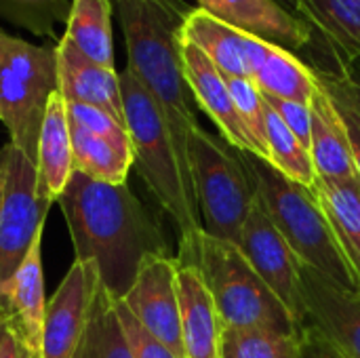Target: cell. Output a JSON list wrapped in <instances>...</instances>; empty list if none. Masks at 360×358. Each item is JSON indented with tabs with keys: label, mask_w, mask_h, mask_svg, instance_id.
<instances>
[{
	"label": "cell",
	"mask_w": 360,
	"mask_h": 358,
	"mask_svg": "<svg viewBox=\"0 0 360 358\" xmlns=\"http://www.w3.org/2000/svg\"><path fill=\"white\" fill-rule=\"evenodd\" d=\"M188 171L202 230L236 245L255 205V188L240 152L232 154L226 139L196 127L188 137Z\"/></svg>",
	"instance_id": "52a82bcc"
},
{
	"label": "cell",
	"mask_w": 360,
	"mask_h": 358,
	"mask_svg": "<svg viewBox=\"0 0 360 358\" xmlns=\"http://www.w3.org/2000/svg\"><path fill=\"white\" fill-rule=\"evenodd\" d=\"M68 103V101H65ZM68 116L70 120H74L76 124H80L82 129H86L89 133L105 139L110 146H114L118 152H122L124 156H133V143L129 137V131L124 124H120L114 116H110L108 112L93 108V106H84V103H68Z\"/></svg>",
	"instance_id": "4dcf8cb0"
},
{
	"label": "cell",
	"mask_w": 360,
	"mask_h": 358,
	"mask_svg": "<svg viewBox=\"0 0 360 358\" xmlns=\"http://www.w3.org/2000/svg\"><path fill=\"white\" fill-rule=\"evenodd\" d=\"M177 264L179 319L186 358H221L224 323L213 295L196 266Z\"/></svg>",
	"instance_id": "e0dca14e"
},
{
	"label": "cell",
	"mask_w": 360,
	"mask_h": 358,
	"mask_svg": "<svg viewBox=\"0 0 360 358\" xmlns=\"http://www.w3.org/2000/svg\"><path fill=\"white\" fill-rule=\"evenodd\" d=\"M0 323H4V300H2V293H0Z\"/></svg>",
	"instance_id": "f35d334b"
},
{
	"label": "cell",
	"mask_w": 360,
	"mask_h": 358,
	"mask_svg": "<svg viewBox=\"0 0 360 358\" xmlns=\"http://www.w3.org/2000/svg\"><path fill=\"white\" fill-rule=\"evenodd\" d=\"M72 8V0H0V13L38 34V36H55L57 23H68Z\"/></svg>",
	"instance_id": "f1b7e54d"
},
{
	"label": "cell",
	"mask_w": 360,
	"mask_h": 358,
	"mask_svg": "<svg viewBox=\"0 0 360 358\" xmlns=\"http://www.w3.org/2000/svg\"><path fill=\"white\" fill-rule=\"evenodd\" d=\"M0 358H40L13 329L4 325L2 340H0Z\"/></svg>",
	"instance_id": "8d00e7d4"
},
{
	"label": "cell",
	"mask_w": 360,
	"mask_h": 358,
	"mask_svg": "<svg viewBox=\"0 0 360 358\" xmlns=\"http://www.w3.org/2000/svg\"><path fill=\"white\" fill-rule=\"evenodd\" d=\"M276 2H278L281 6H285L289 13H293V15H295V0H276Z\"/></svg>",
	"instance_id": "74e56055"
},
{
	"label": "cell",
	"mask_w": 360,
	"mask_h": 358,
	"mask_svg": "<svg viewBox=\"0 0 360 358\" xmlns=\"http://www.w3.org/2000/svg\"><path fill=\"white\" fill-rule=\"evenodd\" d=\"M319 76L327 78L331 84H335L350 101L352 106L360 112V59L354 63H350L348 68H344L342 72H333V70H316L312 68Z\"/></svg>",
	"instance_id": "d590c367"
},
{
	"label": "cell",
	"mask_w": 360,
	"mask_h": 358,
	"mask_svg": "<svg viewBox=\"0 0 360 358\" xmlns=\"http://www.w3.org/2000/svg\"><path fill=\"white\" fill-rule=\"evenodd\" d=\"M177 257L156 255L143 262L131 289L120 300L139 325L177 358H186L179 319Z\"/></svg>",
	"instance_id": "30bf717a"
},
{
	"label": "cell",
	"mask_w": 360,
	"mask_h": 358,
	"mask_svg": "<svg viewBox=\"0 0 360 358\" xmlns=\"http://www.w3.org/2000/svg\"><path fill=\"white\" fill-rule=\"evenodd\" d=\"M338 247L360 287V179L329 181L316 177L312 186Z\"/></svg>",
	"instance_id": "603a6c76"
},
{
	"label": "cell",
	"mask_w": 360,
	"mask_h": 358,
	"mask_svg": "<svg viewBox=\"0 0 360 358\" xmlns=\"http://www.w3.org/2000/svg\"><path fill=\"white\" fill-rule=\"evenodd\" d=\"M2 198H0V293L30 253L36 236L44 230L49 205L36 192V165L11 141L0 150Z\"/></svg>",
	"instance_id": "ba28073f"
},
{
	"label": "cell",
	"mask_w": 360,
	"mask_h": 358,
	"mask_svg": "<svg viewBox=\"0 0 360 358\" xmlns=\"http://www.w3.org/2000/svg\"><path fill=\"white\" fill-rule=\"evenodd\" d=\"M175 257L200 270L224 327L272 329L293 335L302 331L245 260L238 245L200 230L194 236L179 238V255Z\"/></svg>",
	"instance_id": "5b68a950"
},
{
	"label": "cell",
	"mask_w": 360,
	"mask_h": 358,
	"mask_svg": "<svg viewBox=\"0 0 360 358\" xmlns=\"http://www.w3.org/2000/svg\"><path fill=\"white\" fill-rule=\"evenodd\" d=\"M70 135L74 152V171L103 184H127V175L133 167L131 156H124L105 139L89 133L74 120H70Z\"/></svg>",
	"instance_id": "484cf974"
},
{
	"label": "cell",
	"mask_w": 360,
	"mask_h": 358,
	"mask_svg": "<svg viewBox=\"0 0 360 358\" xmlns=\"http://www.w3.org/2000/svg\"><path fill=\"white\" fill-rule=\"evenodd\" d=\"M181 36L196 44L224 76L251 78V59L257 36L236 30L202 8H192L184 21Z\"/></svg>",
	"instance_id": "ffe728a7"
},
{
	"label": "cell",
	"mask_w": 360,
	"mask_h": 358,
	"mask_svg": "<svg viewBox=\"0 0 360 358\" xmlns=\"http://www.w3.org/2000/svg\"><path fill=\"white\" fill-rule=\"evenodd\" d=\"M264 99L283 118V122L291 129V133L302 141V146L310 152V141H312V110H310V106L300 103V101L270 97V95H264Z\"/></svg>",
	"instance_id": "836d02e7"
},
{
	"label": "cell",
	"mask_w": 360,
	"mask_h": 358,
	"mask_svg": "<svg viewBox=\"0 0 360 358\" xmlns=\"http://www.w3.org/2000/svg\"><path fill=\"white\" fill-rule=\"evenodd\" d=\"M120 91L124 124L133 143L135 167L158 205L179 228V238L194 236L202 230L190 173L173 143L167 120L129 68L120 72Z\"/></svg>",
	"instance_id": "277c9868"
},
{
	"label": "cell",
	"mask_w": 360,
	"mask_h": 358,
	"mask_svg": "<svg viewBox=\"0 0 360 358\" xmlns=\"http://www.w3.org/2000/svg\"><path fill=\"white\" fill-rule=\"evenodd\" d=\"M114 6L127 44V68L158 103L188 169V137L198 122L184 78L181 27L192 6L184 0H114Z\"/></svg>",
	"instance_id": "7a4b0ae2"
},
{
	"label": "cell",
	"mask_w": 360,
	"mask_h": 358,
	"mask_svg": "<svg viewBox=\"0 0 360 358\" xmlns=\"http://www.w3.org/2000/svg\"><path fill=\"white\" fill-rule=\"evenodd\" d=\"M57 205L76 260L97 266L99 283L114 300L127 295L146 260L171 255L160 226L127 184H103L74 171Z\"/></svg>",
	"instance_id": "6da1fadb"
},
{
	"label": "cell",
	"mask_w": 360,
	"mask_h": 358,
	"mask_svg": "<svg viewBox=\"0 0 360 358\" xmlns=\"http://www.w3.org/2000/svg\"><path fill=\"white\" fill-rule=\"evenodd\" d=\"M266 148H268L266 160L274 169H278L285 177L306 188H312L316 184V169L310 152L302 146V141L291 133V129L270 108L268 101H266Z\"/></svg>",
	"instance_id": "4316f807"
},
{
	"label": "cell",
	"mask_w": 360,
	"mask_h": 358,
	"mask_svg": "<svg viewBox=\"0 0 360 358\" xmlns=\"http://www.w3.org/2000/svg\"><path fill=\"white\" fill-rule=\"evenodd\" d=\"M116 312L118 319L122 323V329L129 338V344L133 348V357L135 358H177L165 344H160L154 335H150L139 321L124 308V304L120 300H116Z\"/></svg>",
	"instance_id": "1f68e13d"
},
{
	"label": "cell",
	"mask_w": 360,
	"mask_h": 358,
	"mask_svg": "<svg viewBox=\"0 0 360 358\" xmlns=\"http://www.w3.org/2000/svg\"><path fill=\"white\" fill-rule=\"evenodd\" d=\"M74 358H135L116 312V300L99 283Z\"/></svg>",
	"instance_id": "d4e9b609"
},
{
	"label": "cell",
	"mask_w": 360,
	"mask_h": 358,
	"mask_svg": "<svg viewBox=\"0 0 360 358\" xmlns=\"http://www.w3.org/2000/svg\"><path fill=\"white\" fill-rule=\"evenodd\" d=\"M181 65L192 97L205 110V114L217 124L221 137L234 150L257 156L253 139L238 116L226 76L213 65V61L196 44H192L184 36H181Z\"/></svg>",
	"instance_id": "4fadbf2b"
},
{
	"label": "cell",
	"mask_w": 360,
	"mask_h": 358,
	"mask_svg": "<svg viewBox=\"0 0 360 358\" xmlns=\"http://www.w3.org/2000/svg\"><path fill=\"white\" fill-rule=\"evenodd\" d=\"M240 158L255 188L259 207L300 262L335 285L360 289L312 188L285 177L262 156L240 152Z\"/></svg>",
	"instance_id": "3957f363"
},
{
	"label": "cell",
	"mask_w": 360,
	"mask_h": 358,
	"mask_svg": "<svg viewBox=\"0 0 360 358\" xmlns=\"http://www.w3.org/2000/svg\"><path fill=\"white\" fill-rule=\"evenodd\" d=\"M0 325H2V323H0Z\"/></svg>",
	"instance_id": "b9f144b4"
},
{
	"label": "cell",
	"mask_w": 360,
	"mask_h": 358,
	"mask_svg": "<svg viewBox=\"0 0 360 358\" xmlns=\"http://www.w3.org/2000/svg\"><path fill=\"white\" fill-rule=\"evenodd\" d=\"M302 300L304 327L319 329L346 358H360V289H346L302 266Z\"/></svg>",
	"instance_id": "7c38bea8"
},
{
	"label": "cell",
	"mask_w": 360,
	"mask_h": 358,
	"mask_svg": "<svg viewBox=\"0 0 360 358\" xmlns=\"http://www.w3.org/2000/svg\"><path fill=\"white\" fill-rule=\"evenodd\" d=\"M316 74V72H314ZM316 80L319 84L327 91V95L333 99L338 112H340V118L344 122V129H346V137H348V146H350V154H352V160H354V169H356V175L360 179V112L352 106V101L335 87L331 84L327 78L319 76L316 74Z\"/></svg>",
	"instance_id": "d6a6232c"
},
{
	"label": "cell",
	"mask_w": 360,
	"mask_h": 358,
	"mask_svg": "<svg viewBox=\"0 0 360 358\" xmlns=\"http://www.w3.org/2000/svg\"><path fill=\"white\" fill-rule=\"evenodd\" d=\"M312 110V141L310 156L316 169V177L329 181L356 179L354 160L350 154L348 137L340 112L327 91L319 84L316 95L310 101Z\"/></svg>",
	"instance_id": "44dd1931"
},
{
	"label": "cell",
	"mask_w": 360,
	"mask_h": 358,
	"mask_svg": "<svg viewBox=\"0 0 360 358\" xmlns=\"http://www.w3.org/2000/svg\"><path fill=\"white\" fill-rule=\"evenodd\" d=\"M112 2H114V0H112Z\"/></svg>",
	"instance_id": "7bdbcfd3"
},
{
	"label": "cell",
	"mask_w": 360,
	"mask_h": 358,
	"mask_svg": "<svg viewBox=\"0 0 360 358\" xmlns=\"http://www.w3.org/2000/svg\"><path fill=\"white\" fill-rule=\"evenodd\" d=\"M42 232L36 236L30 253L15 272L13 281L2 293L4 300V325L13 329L36 354L42 346V325H44V274H42Z\"/></svg>",
	"instance_id": "d6986e66"
},
{
	"label": "cell",
	"mask_w": 360,
	"mask_h": 358,
	"mask_svg": "<svg viewBox=\"0 0 360 358\" xmlns=\"http://www.w3.org/2000/svg\"><path fill=\"white\" fill-rule=\"evenodd\" d=\"M74 175V152L70 135L68 103L57 91L46 106L38 152H36V192L44 205H55Z\"/></svg>",
	"instance_id": "ac0fdd59"
},
{
	"label": "cell",
	"mask_w": 360,
	"mask_h": 358,
	"mask_svg": "<svg viewBox=\"0 0 360 358\" xmlns=\"http://www.w3.org/2000/svg\"><path fill=\"white\" fill-rule=\"evenodd\" d=\"M226 82L230 87L232 99L236 103L238 116L247 129V133L253 139L255 152L262 158H268V148H266V101L262 91L255 87L251 78H234L226 76Z\"/></svg>",
	"instance_id": "f546056e"
},
{
	"label": "cell",
	"mask_w": 360,
	"mask_h": 358,
	"mask_svg": "<svg viewBox=\"0 0 360 358\" xmlns=\"http://www.w3.org/2000/svg\"><path fill=\"white\" fill-rule=\"evenodd\" d=\"M198 8L251 36L274 42L287 51L310 46V27L276 0H196Z\"/></svg>",
	"instance_id": "9a60e30c"
},
{
	"label": "cell",
	"mask_w": 360,
	"mask_h": 358,
	"mask_svg": "<svg viewBox=\"0 0 360 358\" xmlns=\"http://www.w3.org/2000/svg\"><path fill=\"white\" fill-rule=\"evenodd\" d=\"M238 249L257 276L268 285V289L278 298V302L287 308L293 317L297 327H304L306 310L302 300V262L270 217L259 207L257 198L255 205L240 230Z\"/></svg>",
	"instance_id": "9c48e42d"
},
{
	"label": "cell",
	"mask_w": 360,
	"mask_h": 358,
	"mask_svg": "<svg viewBox=\"0 0 360 358\" xmlns=\"http://www.w3.org/2000/svg\"><path fill=\"white\" fill-rule=\"evenodd\" d=\"M97 287V266L74 260L59 289L46 302L40 358H74Z\"/></svg>",
	"instance_id": "8fae6325"
},
{
	"label": "cell",
	"mask_w": 360,
	"mask_h": 358,
	"mask_svg": "<svg viewBox=\"0 0 360 358\" xmlns=\"http://www.w3.org/2000/svg\"><path fill=\"white\" fill-rule=\"evenodd\" d=\"M295 15L310 27V49L329 59L323 68L342 72L360 59V0H295Z\"/></svg>",
	"instance_id": "5bb4252c"
},
{
	"label": "cell",
	"mask_w": 360,
	"mask_h": 358,
	"mask_svg": "<svg viewBox=\"0 0 360 358\" xmlns=\"http://www.w3.org/2000/svg\"><path fill=\"white\" fill-rule=\"evenodd\" d=\"M251 80L264 95L308 106L319 91V80L312 65L268 40L259 42V49L253 57Z\"/></svg>",
	"instance_id": "7402d4cb"
},
{
	"label": "cell",
	"mask_w": 360,
	"mask_h": 358,
	"mask_svg": "<svg viewBox=\"0 0 360 358\" xmlns=\"http://www.w3.org/2000/svg\"><path fill=\"white\" fill-rule=\"evenodd\" d=\"M297 358H346L342 350L329 342L319 329L306 325L300 331V350Z\"/></svg>",
	"instance_id": "e575fe53"
},
{
	"label": "cell",
	"mask_w": 360,
	"mask_h": 358,
	"mask_svg": "<svg viewBox=\"0 0 360 358\" xmlns=\"http://www.w3.org/2000/svg\"><path fill=\"white\" fill-rule=\"evenodd\" d=\"M112 0H72L65 36L91 61L116 70L112 36Z\"/></svg>",
	"instance_id": "cb8c5ba5"
},
{
	"label": "cell",
	"mask_w": 360,
	"mask_h": 358,
	"mask_svg": "<svg viewBox=\"0 0 360 358\" xmlns=\"http://www.w3.org/2000/svg\"><path fill=\"white\" fill-rule=\"evenodd\" d=\"M300 333L224 327L221 358H297Z\"/></svg>",
	"instance_id": "83f0119b"
},
{
	"label": "cell",
	"mask_w": 360,
	"mask_h": 358,
	"mask_svg": "<svg viewBox=\"0 0 360 358\" xmlns=\"http://www.w3.org/2000/svg\"><path fill=\"white\" fill-rule=\"evenodd\" d=\"M59 91L57 53L0 30V120L34 165L49 99Z\"/></svg>",
	"instance_id": "8992f818"
},
{
	"label": "cell",
	"mask_w": 360,
	"mask_h": 358,
	"mask_svg": "<svg viewBox=\"0 0 360 358\" xmlns=\"http://www.w3.org/2000/svg\"><path fill=\"white\" fill-rule=\"evenodd\" d=\"M2 331H4V323L0 325V340H2Z\"/></svg>",
	"instance_id": "60d3db41"
},
{
	"label": "cell",
	"mask_w": 360,
	"mask_h": 358,
	"mask_svg": "<svg viewBox=\"0 0 360 358\" xmlns=\"http://www.w3.org/2000/svg\"><path fill=\"white\" fill-rule=\"evenodd\" d=\"M2 177H4V169H2V158H0V198H2Z\"/></svg>",
	"instance_id": "ab89813d"
},
{
	"label": "cell",
	"mask_w": 360,
	"mask_h": 358,
	"mask_svg": "<svg viewBox=\"0 0 360 358\" xmlns=\"http://www.w3.org/2000/svg\"><path fill=\"white\" fill-rule=\"evenodd\" d=\"M55 53L59 72V93L63 95V99L68 103H84L99 108L114 116L120 124H124L120 72L103 68L84 57L65 34L55 46Z\"/></svg>",
	"instance_id": "2e32d148"
}]
</instances>
